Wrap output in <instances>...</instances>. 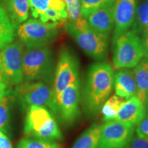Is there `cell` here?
Segmentation results:
<instances>
[{"instance_id": "cell-1", "label": "cell", "mask_w": 148, "mask_h": 148, "mask_svg": "<svg viewBox=\"0 0 148 148\" xmlns=\"http://www.w3.org/2000/svg\"><path fill=\"white\" fill-rule=\"evenodd\" d=\"M114 71L108 62H98L89 66L82 90V104L89 117L97 116L112 90Z\"/></svg>"}, {"instance_id": "cell-2", "label": "cell", "mask_w": 148, "mask_h": 148, "mask_svg": "<svg viewBox=\"0 0 148 148\" xmlns=\"http://www.w3.org/2000/svg\"><path fill=\"white\" fill-rule=\"evenodd\" d=\"M28 137L49 140H62V134L51 112L44 106H31L27 108L23 128Z\"/></svg>"}, {"instance_id": "cell-3", "label": "cell", "mask_w": 148, "mask_h": 148, "mask_svg": "<svg viewBox=\"0 0 148 148\" xmlns=\"http://www.w3.org/2000/svg\"><path fill=\"white\" fill-rule=\"evenodd\" d=\"M66 31L80 49L88 56L97 61L103 60L108 53V37L96 32L88 23L76 27L73 23L66 22Z\"/></svg>"}, {"instance_id": "cell-4", "label": "cell", "mask_w": 148, "mask_h": 148, "mask_svg": "<svg viewBox=\"0 0 148 148\" xmlns=\"http://www.w3.org/2000/svg\"><path fill=\"white\" fill-rule=\"evenodd\" d=\"M112 45V62L116 69L134 67L144 56L141 38L131 30L121 35Z\"/></svg>"}, {"instance_id": "cell-5", "label": "cell", "mask_w": 148, "mask_h": 148, "mask_svg": "<svg viewBox=\"0 0 148 148\" xmlns=\"http://www.w3.org/2000/svg\"><path fill=\"white\" fill-rule=\"evenodd\" d=\"M53 67V56L47 46L27 48L23 56L24 82L45 79L50 75Z\"/></svg>"}, {"instance_id": "cell-6", "label": "cell", "mask_w": 148, "mask_h": 148, "mask_svg": "<svg viewBox=\"0 0 148 148\" xmlns=\"http://www.w3.org/2000/svg\"><path fill=\"white\" fill-rule=\"evenodd\" d=\"M61 25L31 18L17 27L16 35L26 48L43 47L56 38Z\"/></svg>"}, {"instance_id": "cell-7", "label": "cell", "mask_w": 148, "mask_h": 148, "mask_svg": "<svg viewBox=\"0 0 148 148\" xmlns=\"http://www.w3.org/2000/svg\"><path fill=\"white\" fill-rule=\"evenodd\" d=\"M14 95L21 103L27 106H38L47 107L57 113L56 97L51 89L41 82H23L16 85Z\"/></svg>"}, {"instance_id": "cell-8", "label": "cell", "mask_w": 148, "mask_h": 148, "mask_svg": "<svg viewBox=\"0 0 148 148\" xmlns=\"http://www.w3.org/2000/svg\"><path fill=\"white\" fill-rule=\"evenodd\" d=\"M78 74L79 62L75 53L67 47L61 48L53 83L55 97L69 85L78 80Z\"/></svg>"}, {"instance_id": "cell-9", "label": "cell", "mask_w": 148, "mask_h": 148, "mask_svg": "<svg viewBox=\"0 0 148 148\" xmlns=\"http://www.w3.org/2000/svg\"><path fill=\"white\" fill-rule=\"evenodd\" d=\"M23 44L14 42L3 48L0 51L5 83L18 85L23 82Z\"/></svg>"}, {"instance_id": "cell-10", "label": "cell", "mask_w": 148, "mask_h": 148, "mask_svg": "<svg viewBox=\"0 0 148 148\" xmlns=\"http://www.w3.org/2000/svg\"><path fill=\"white\" fill-rule=\"evenodd\" d=\"M134 127L116 120L101 125L98 148H125L134 136Z\"/></svg>"}, {"instance_id": "cell-11", "label": "cell", "mask_w": 148, "mask_h": 148, "mask_svg": "<svg viewBox=\"0 0 148 148\" xmlns=\"http://www.w3.org/2000/svg\"><path fill=\"white\" fill-rule=\"evenodd\" d=\"M57 114L66 124H72L80 116V84L77 80L56 97Z\"/></svg>"}, {"instance_id": "cell-12", "label": "cell", "mask_w": 148, "mask_h": 148, "mask_svg": "<svg viewBox=\"0 0 148 148\" xmlns=\"http://www.w3.org/2000/svg\"><path fill=\"white\" fill-rule=\"evenodd\" d=\"M138 0H114V25L112 44L130 28Z\"/></svg>"}, {"instance_id": "cell-13", "label": "cell", "mask_w": 148, "mask_h": 148, "mask_svg": "<svg viewBox=\"0 0 148 148\" xmlns=\"http://www.w3.org/2000/svg\"><path fill=\"white\" fill-rule=\"evenodd\" d=\"M145 106L136 96L127 99L122 104L114 120L135 126L145 116Z\"/></svg>"}, {"instance_id": "cell-14", "label": "cell", "mask_w": 148, "mask_h": 148, "mask_svg": "<svg viewBox=\"0 0 148 148\" xmlns=\"http://www.w3.org/2000/svg\"><path fill=\"white\" fill-rule=\"evenodd\" d=\"M90 28L109 36L114 25L113 4L99 8L86 18Z\"/></svg>"}, {"instance_id": "cell-15", "label": "cell", "mask_w": 148, "mask_h": 148, "mask_svg": "<svg viewBox=\"0 0 148 148\" xmlns=\"http://www.w3.org/2000/svg\"><path fill=\"white\" fill-rule=\"evenodd\" d=\"M114 88L116 95L123 99L136 96V83L134 71L129 69H121L114 74Z\"/></svg>"}, {"instance_id": "cell-16", "label": "cell", "mask_w": 148, "mask_h": 148, "mask_svg": "<svg viewBox=\"0 0 148 148\" xmlns=\"http://www.w3.org/2000/svg\"><path fill=\"white\" fill-rule=\"evenodd\" d=\"M133 71L137 87L136 97L145 106L148 101V59L140 60Z\"/></svg>"}, {"instance_id": "cell-17", "label": "cell", "mask_w": 148, "mask_h": 148, "mask_svg": "<svg viewBox=\"0 0 148 148\" xmlns=\"http://www.w3.org/2000/svg\"><path fill=\"white\" fill-rule=\"evenodd\" d=\"M5 10L11 21L16 25L23 23L29 16L28 0H3Z\"/></svg>"}, {"instance_id": "cell-18", "label": "cell", "mask_w": 148, "mask_h": 148, "mask_svg": "<svg viewBox=\"0 0 148 148\" xmlns=\"http://www.w3.org/2000/svg\"><path fill=\"white\" fill-rule=\"evenodd\" d=\"M16 25L11 21L6 10L0 4V50L14 41Z\"/></svg>"}, {"instance_id": "cell-19", "label": "cell", "mask_w": 148, "mask_h": 148, "mask_svg": "<svg viewBox=\"0 0 148 148\" xmlns=\"http://www.w3.org/2000/svg\"><path fill=\"white\" fill-rule=\"evenodd\" d=\"M131 31L136 34L143 35L148 28V0H142L138 3L131 25Z\"/></svg>"}, {"instance_id": "cell-20", "label": "cell", "mask_w": 148, "mask_h": 148, "mask_svg": "<svg viewBox=\"0 0 148 148\" xmlns=\"http://www.w3.org/2000/svg\"><path fill=\"white\" fill-rule=\"evenodd\" d=\"M101 125L92 124L75 140L72 148H98Z\"/></svg>"}, {"instance_id": "cell-21", "label": "cell", "mask_w": 148, "mask_h": 148, "mask_svg": "<svg viewBox=\"0 0 148 148\" xmlns=\"http://www.w3.org/2000/svg\"><path fill=\"white\" fill-rule=\"evenodd\" d=\"M14 96L10 90H7L5 95L0 100V130L3 133L8 132L10 121V107Z\"/></svg>"}, {"instance_id": "cell-22", "label": "cell", "mask_w": 148, "mask_h": 148, "mask_svg": "<svg viewBox=\"0 0 148 148\" xmlns=\"http://www.w3.org/2000/svg\"><path fill=\"white\" fill-rule=\"evenodd\" d=\"M124 101L125 99L123 98L116 95H113L108 97L101 109L103 121H106L114 119Z\"/></svg>"}, {"instance_id": "cell-23", "label": "cell", "mask_w": 148, "mask_h": 148, "mask_svg": "<svg viewBox=\"0 0 148 148\" xmlns=\"http://www.w3.org/2000/svg\"><path fill=\"white\" fill-rule=\"evenodd\" d=\"M17 148H62V147L54 140L26 136L18 141Z\"/></svg>"}, {"instance_id": "cell-24", "label": "cell", "mask_w": 148, "mask_h": 148, "mask_svg": "<svg viewBox=\"0 0 148 148\" xmlns=\"http://www.w3.org/2000/svg\"><path fill=\"white\" fill-rule=\"evenodd\" d=\"M114 0H80L81 13L86 18L98 9L109 6L114 3Z\"/></svg>"}, {"instance_id": "cell-25", "label": "cell", "mask_w": 148, "mask_h": 148, "mask_svg": "<svg viewBox=\"0 0 148 148\" xmlns=\"http://www.w3.org/2000/svg\"><path fill=\"white\" fill-rule=\"evenodd\" d=\"M40 20L44 23L51 22L59 24L65 23L67 19V12L66 10L58 11L54 9L49 8L43 13L40 14Z\"/></svg>"}, {"instance_id": "cell-26", "label": "cell", "mask_w": 148, "mask_h": 148, "mask_svg": "<svg viewBox=\"0 0 148 148\" xmlns=\"http://www.w3.org/2000/svg\"><path fill=\"white\" fill-rule=\"evenodd\" d=\"M66 10L67 12L68 22L75 23L83 18L81 13L80 0H74L71 4L66 5Z\"/></svg>"}, {"instance_id": "cell-27", "label": "cell", "mask_w": 148, "mask_h": 148, "mask_svg": "<svg viewBox=\"0 0 148 148\" xmlns=\"http://www.w3.org/2000/svg\"><path fill=\"white\" fill-rule=\"evenodd\" d=\"M32 15L37 18L49 8V0H28Z\"/></svg>"}, {"instance_id": "cell-28", "label": "cell", "mask_w": 148, "mask_h": 148, "mask_svg": "<svg viewBox=\"0 0 148 148\" xmlns=\"http://www.w3.org/2000/svg\"><path fill=\"white\" fill-rule=\"evenodd\" d=\"M136 136L148 139V113L136 125Z\"/></svg>"}, {"instance_id": "cell-29", "label": "cell", "mask_w": 148, "mask_h": 148, "mask_svg": "<svg viewBox=\"0 0 148 148\" xmlns=\"http://www.w3.org/2000/svg\"><path fill=\"white\" fill-rule=\"evenodd\" d=\"M125 148H148V139L133 136Z\"/></svg>"}, {"instance_id": "cell-30", "label": "cell", "mask_w": 148, "mask_h": 148, "mask_svg": "<svg viewBox=\"0 0 148 148\" xmlns=\"http://www.w3.org/2000/svg\"><path fill=\"white\" fill-rule=\"evenodd\" d=\"M49 8L58 11L66 10V4L64 0H49Z\"/></svg>"}, {"instance_id": "cell-31", "label": "cell", "mask_w": 148, "mask_h": 148, "mask_svg": "<svg viewBox=\"0 0 148 148\" xmlns=\"http://www.w3.org/2000/svg\"><path fill=\"white\" fill-rule=\"evenodd\" d=\"M0 148H12L10 140L5 133L0 130Z\"/></svg>"}, {"instance_id": "cell-32", "label": "cell", "mask_w": 148, "mask_h": 148, "mask_svg": "<svg viewBox=\"0 0 148 148\" xmlns=\"http://www.w3.org/2000/svg\"><path fill=\"white\" fill-rule=\"evenodd\" d=\"M141 42L142 46H143L144 56H145L146 58L148 59V31L142 35Z\"/></svg>"}, {"instance_id": "cell-33", "label": "cell", "mask_w": 148, "mask_h": 148, "mask_svg": "<svg viewBox=\"0 0 148 148\" xmlns=\"http://www.w3.org/2000/svg\"><path fill=\"white\" fill-rule=\"evenodd\" d=\"M7 92V84L0 82V100Z\"/></svg>"}, {"instance_id": "cell-34", "label": "cell", "mask_w": 148, "mask_h": 148, "mask_svg": "<svg viewBox=\"0 0 148 148\" xmlns=\"http://www.w3.org/2000/svg\"><path fill=\"white\" fill-rule=\"evenodd\" d=\"M0 82L5 83L4 75H3V70L2 62H1V56H0Z\"/></svg>"}, {"instance_id": "cell-35", "label": "cell", "mask_w": 148, "mask_h": 148, "mask_svg": "<svg viewBox=\"0 0 148 148\" xmlns=\"http://www.w3.org/2000/svg\"><path fill=\"white\" fill-rule=\"evenodd\" d=\"M64 2H65V4L66 5H69L71 4V3H72L74 1V0H64Z\"/></svg>"}, {"instance_id": "cell-36", "label": "cell", "mask_w": 148, "mask_h": 148, "mask_svg": "<svg viewBox=\"0 0 148 148\" xmlns=\"http://www.w3.org/2000/svg\"><path fill=\"white\" fill-rule=\"evenodd\" d=\"M145 110H146V112H147V113H148V101L145 104Z\"/></svg>"}, {"instance_id": "cell-37", "label": "cell", "mask_w": 148, "mask_h": 148, "mask_svg": "<svg viewBox=\"0 0 148 148\" xmlns=\"http://www.w3.org/2000/svg\"><path fill=\"white\" fill-rule=\"evenodd\" d=\"M147 31H148V28H147Z\"/></svg>"}]
</instances>
